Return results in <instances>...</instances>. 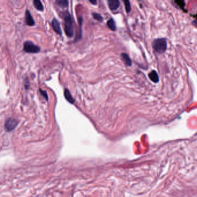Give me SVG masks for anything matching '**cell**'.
<instances>
[{
    "instance_id": "6da1fadb",
    "label": "cell",
    "mask_w": 197,
    "mask_h": 197,
    "mask_svg": "<svg viewBox=\"0 0 197 197\" xmlns=\"http://www.w3.org/2000/svg\"><path fill=\"white\" fill-rule=\"evenodd\" d=\"M62 17L64 20V28L66 35L68 37H72L73 36L74 31L72 19L70 14L66 11L63 13Z\"/></svg>"
},
{
    "instance_id": "7a4b0ae2",
    "label": "cell",
    "mask_w": 197,
    "mask_h": 197,
    "mask_svg": "<svg viewBox=\"0 0 197 197\" xmlns=\"http://www.w3.org/2000/svg\"><path fill=\"white\" fill-rule=\"evenodd\" d=\"M152 47L156 52L160 54L163 53L167 50V41L164 38L156 39L152 42Z\"/></svg>"
},
{
    "instance_id": "3957f363",
    "label": "cell",
    "mask_w": 197,
    "mask_h": 197,
    "mask_svg": "<svg viewBox=\"0 0 197 197\" xmlns=\"http://www.w3.org/2000/svg\"><path fill=\"white\" fill-rule=\"evenodd\" d=\"M24 50L29 53H37L40 50V47L31 41H27L24 44Z\"/></svg>"
},
{
    "instance_id": "277c9868",
    "label": "cell",
    "mask_w": 197,
    "mask_h": 197,
    "mask_svg": "<svg viewBox=\"0 0 197 197\" xmlns=\"http://www.w3.org/2000/svg\"><path fill=\"white\" fill-rule=\"evenodd\" d=\"M18 124V121L14 118H8L5 124V129L7 132L13 131Z\"/></svg>"
},
{
    "instance_id": "5b68a950",
    "label": "cell",
    "mask_w": 197,
    "mask_h": 197,
    "mask_svg": "<svg viewBox=\"0 0 197 197\" xmlns=\"http://www.w3.org/2000/svg\"><path fill=\"white\" fill-rule=\"evenodd\" d=\"M108 4L109 8L113 11L117 10L120 6V2L118 0H108Z\"/></svg>"
},
{
    "instance_id": "8992f818",
    "label": "cell",
    "mask_w": 197,
    "mask_h": 197,
    "mask_svg": "<svg viewBox=\"0 0 197 197\" xmlns=\"http://www.w3.org/2000/svg\"><path fill=\"white\" fill-rule=\"evenodd\" d=\"M52 26H53L54 30L55 31L60 35H62V30H61V26H60V23L59 21L57 19H56L55 18L53 19V20H52Z\"/></svg>"
},
{
    "instance_id": "52a82bcc",
    "label": "cell",
    "mask_w": 197,
    "mask_h": 197,
    "mask_svg": "<svg viewBox=\"0 0 197 197\" xmlns=\"http://www.w3.org/2000/svg\"><path fill=\"white\" fill-rule=\"evenodd\" d=\"M25 22L28 25L30 26H33L35 25V21L28 10H27L25 12Z\"/></svg>"
},
{
    "instance_id": "ba28073f",
    "label": "cell",
    "mask_w": 197,
    "mask_h": 197,
    "mask_svg": "<svg viewBox=\"0 0 197 197\" xmlns=\"http://www.w3.org/2000/svg\"><path fill=\"white\" fill-rule=\"evenodd\" d=\"M149 77L153 82L157 83L159 82V77L156 71H152L149 73Z\"/></svg>"
},
{
    "instance_id": "9c48e42d",
    "label": "cell",
    "mask_w": 197,
    "mask_h": 197,
    "mask_svg": "<svg viewBox=\"0 0 197 197\" xmlns=\"http://www.w3.org/2000/svg\"><path fill=\"white\" fill-rule=\"evenodd\" d=\"M64 96H65V99L68 101L69 103H75V100L74 98H73L72 95L71 94L70 92L69 91L68 89L66 88L64 91Z\"/></svg>"
},
{
    "instance_id": "30bf717a",
    "label": "cell",
    "mask_w": 197,
    "mask_h": 197,
    "mask_svg": "<svg viewBox=\"0 0 197 197\" xmlns=\"http://www.w3.org/2000/svg\"><path fill=\"white\" fill-rule=\"evenodd\" d=\"M122 58L124 61V63H125V64L128 66V67H130L132 64V62H131V60L130 58L129 55L126 53H122L121 55Z\"/></svg>"
},
{
    "instance_id": "8fae6325",
    "label": "cell",
    "mask_w": 197,
    "mask_h": 197,
    "mask_svg": "<svg viewBox=\"0 0 197 197\" xmlns=\"http://www.w3.org/2000/svg\"><path fill=\"white\" fill-rule=\"evenodd\" d=\"M56 4L59 7L65 9L68 7L69 1L66 0H58L56 1Z\"/></svg>"
},
{
    "instance_id": "7c38bea8",
    "label": "cell",
    "mask_w": 197,
    "mask_h": 197,
    "mask_svg": "<svg viewBox=\"0 0 197 197\" xmlns=\"http://www.w3.org/2000/svg\"><path fill=\"white\" fill-rule=\"evenodd\" d=\"M107 25L108 26V27L113 31H115L116 30V27L115 22L113 18H111L110 20H108Z\"/></svg>"
},
{
    "instance_id": "4fadbf2b",
    "label": "cell",
    "mask_w": 197,
    "mask_h": 197,
    "mask_svg": "<svg viewBox=\"0 0 197 197\" xmlns=\"http://www.w3.org/2000/svg\"><path fill=\"white\" fill-rule=\"evenodd\" d=\"M33 3H34V5L35 7L37 8L38 10H40V11H43V10L44 7H43L41 1H40L39 0H35V1H34Z\"/></svg>"
},
{
    "instance_id": "5bb4252c",
    "label": "cell",
    "mask_w": 197,
    "mask_h": 197,
    "mask_svg": "<svg viewBox=\"0 0 197 197\" xmlns=\"http://www.w3.org/2000/svg\"><path fill=\"white\" fill-rule=\"evenodd\" d=\"M123 2H124V4H125V7L126 11L128 13H129L131 10V4H130V1L128 0H125V1H123Z\"/></svg>"
},
{
    "instance_id": "9a60e30c",
    "label": "cell",
    "mask_w": 197,
    "mask_h": 197,
    "mask_svg": "<svg viewBox=\"0 0 197 197\" xmlns=\"http://www.w3.org/2000/svg\"><path fill=\"white\" fill-rule=\"evenodd\" d=\"M92 16L93 17V18L98 20L99 22H102L103 21V17H102V16L99 14V13H92Z\"/></svg>"
},
{
    "instance_id": "2e32d148",
    "label": "cell",
    "mask_w": 197,
    "mask_h": 197,
    "mask_svg": "<svg viewBox=\"0 0 197 197\" xmlns=\"http://www.w3.org/2000/svg\"><path fill=\"white\" fill-rule=\"evenodd\" d=\"M39 91H40V94L43 96V97L45 98L46 100L47 101H49V97H48L47 93L46 91L42 90H41V89H40Z\"/></svg>"
},
{
    "instance_id": "e0dca14e",
    "label": "cell",
    "mask_w": 197,
    "mask_h": 197,
    "mask_svg": "<svg viewBox=\"0 0 197 197\" xmlns=\"http://www.w3.org/2000/svg\"><path fill=\"white\" fill-rule=\"evenodd\" d=\"M90 2H91V4H93V5H96L97 4V1H96V0H93V1H92V0H90Z\"/></svg>"
},
{
    "instance_id": "ac0fdd59",
    "label": "cell",
    "mask_w": 197,
    "mask_h": 197,
    "mask_svg": "<svg viewBox=\"0 0 197 197\" xmlns=\"http://www.w3.org/2000/svg\"><path fill=\"white\" fill-rule=\"evenodd\" d=\"M193 24H194L195 25H196L197 27V20L195 21V22H193Z\"/></svg>"
}]
</instances>
